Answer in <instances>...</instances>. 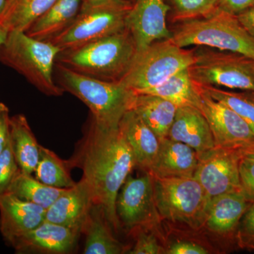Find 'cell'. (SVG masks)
I'll return each mask as SVG.
<instances>
[{
    "label": "cell",
    "mask_w": 254,
    "mask_h": 254,
    "mask_svg": "<svg viewBox=\"0 0 254 254\" xmlns=\"http://www.w3.org/2000/svg\"><path fill=\"white\" fill-rule=\"evenodd\" d=\"M69 163L81 169L91 187L95 204L100 205L111 227L120 224L116 212L120 189L133 168L134 157L120 127L97 123L91 117L84 136Z\"/></svg>",
    "instance_id": "obj_1"
},
{
    "label": "cell",
    "mask_w": 254,
    "mask_h": 254,
    "mask_svg": "<svg viewBox=\"0 0 254 254\" xmlns=\"http://www.w3.org/2000/svg\"><path fill=\"white\" fill-rule=\"evenodd\" d=\"M136 48L127 28L96 41L61 50L57 63L103 81H121L129 69Z\"/></svg>",
    "instance_id": "obj_2"
},
{
    "label": "cell",
    "mask_w": 254,
    "mask_h": 254,
    "mask_svg": "<svg viewBox=\"0 0 254 254\" xmlns=\"http://www.w3.org/2000/svg\"><path fill=\"white\" fill-rule=\"evenodd\" d=\"M56 82L88 107L97 123L118 127L124 115L133 110L136 93L121 81H103L81 74L60 63L55 68Z\"/></svg>",
    "instance_id": "obj_3"
},
{
    "label": "cell",
    "mask_w": 254,
    "mask_h": 254,
    "mask_svg": "<svg viewBox=\"0 0 254 254\" xmlns=\"http://www.w3.org/2000/svg\"><path fill=\"white\" fill-rule=\"evenodd\" d=\"M61 49L49 41H39L24 31H9L0 46V63L13 68L38 91L48 96H61L55 68Z\"/></svg>",
    "instance_id": "obj_4"
},
{
    "label": "cell",
    "mask_w": 254,
    "mask_h": 254,
    "mask_svg": "<svg viewBox=\"0 0 254 254\" xmlns=\"http://www.w3.org/2000/svg\"><path fill=\"white\" fill-rule=\"evenodd\" d=\"M172 41L180 48L205 47L240 53L254 60V38L237 15L220 8L204 16L182 21Z\"/></svg>",
    "instance_id": "obj_5"
},
{
    "label": "cell",
    "mask_w": 254,
    "mask_h": 254,
    "mask_svg": "<svg viewBox=\"0 0 254 254\" xmlns=\"http://www.w3.org/2000/svg\"><path fill=\"white\" fill-rule=\"evenodd\" d=\"M152 177L160 217L192 228L203 226L210 199L194 177Z\"/></svg>",
    "instance_id": "obj_6"
},
{
    "label": "cell",
    "mask_w": 254,
    "mask_h": 254,
    "mask_svg": "<svg viewBox=\"0 0 254 254\" xmlns=\"http://www.w3.org/2000/svg\"><path fill=\"white\" fill-rule=\"evenodd\" d=\"M194 51L180 48L171 39L155 41L136 52L129 69L122 79L138 94L154 88L194 63Z\"/></svg>",
    "instance_id": "obj_7"
},
{
    "label": "cell",
    "mask_w": 254,
    "mask_h": 254,
    "mask_svg": "<svg viewBox=\"0 0 254 254\" xmlns=\"http://www.w3.org/2000/svg\"><path fill=\"white\" fill-rule=\"evenodd\" d=\"M194 55V63L189 69L197 84L254 92V59L240 53L205 48L196 50Z\"/></svg>",
    "instance_id": "obj_8"
},
{
    "label": "cell",
    "mask_w": 254,
    "mask_h": 254,
    "mask_svg": "<svg viewBox=\"0 0 254 254\" xmlns=\"http://www.w3.org/2000/svg\"><path fill=\"white\" fill-rule=\"evenodd\" d=\"M131 6H93L82 2L73 23L49 42L62 50L70 49L123 31Z\"/></svg>",
    "instance_id": "obj_9"
},
{
    "label": "cell",
    "mask_w": 254,
    "mask_h": 254,
    "mask_svg": "<svg viewBox=\"0 0 254 254\" xmlns=\"http://www.w3.org/2000/svg\"><path fill=\"white\" fill-rule=\"evenodd\" d=\"M242 149L215 146L198 153V163L193 177L210 199L213 197L242 190L240 162Z\"/></svg>",
    "instance_id": "obj_10"
},
{
    "label": "cell",
    "mask_w": 254,
    "mask_h": 254,
    "mask_svg": "<svg viewBox=\"0 0 254 254\" xmlns=\"http://www.w3.org/2000/svg\"><path fill=\"white\" fill-rule=\"evenodd\" d=\"M120 225L127 230L148 229L158 222L153 177L148 173L138 177L128 175L120 189L116 201Z\"/></svg>",
    "instance_id": "obj_11"
},
{
    "label": "cell",
    "mask_w": 254,
    "mask_h": 254,
    "mask_svg": "<svg viewBox=\"0 0 254 254\" xmlns=\"http://www.w3.org/2000/svg\"><path fill=\"white\" fill-rule=\"evenodd\" d=\"M200 88L198 109L208 122L215 146L245 149L254 145V133L248 124L227 105L209 96L200 86Z\"/></svg>",
    "instance_id": "obj_12"
},
{
    "label": "cell",
    "mask_w": 254,
    "mask_h": 254,
    "mask_svg": "<svg viewBox=\"0 0 254 254\" xmlns=\"http://www.w3.org/2000/svg\"><path fill=\"white\" fill-rule=\"evenodd\" d=\"M170 5L165 0H134L127 12L126 26L136 51L155 41L171 39L173 32L167 24Z\"/></svg>",
    "instance_id": "obj_13"
},
{
    "label": "cell",
    "mask_w": 254,
    "mask_h": 254,
    "mask_svg": "<svg viewBox=\"0 0 254 254\" xmlns=\"http://www.w3.org/2000/svg\"><path fill=\"white\" fill-rule=\"evenodd\" d=\"M80 234L45 220L10 242L18 254H64L72 252Z\"/></svg>",
    "instance_id": "obj_14"
},
{
    "label": "cell",
    "mask_w": 254,
    "mask_h": 254,
    "mask_svg": "<svg viewBox=\"0 0 254 254\" xmlns=\"http://www.w3.org/2000/svg\"><path fill=\"white\" fill-rule=\"evenodd\" d=\"M94 204L91 187L82 177L74 186L64 190L53 205L47 209L45 220L81 234Z\"/></svg>",
    "instance_id": "obj_15"
},
{
    "label": "cell",
    "mask_w": 254,
    "mask_h": 254,
    "mask_svg": "<svg viewBox=\"0 0 254 254\" xmlns=\"http://www.w3.org/2000/svg\"><path fill=\"white\" fill-rule=\"evenodd\" d=\"M251 203L243 190L213 197L210 200L203 226L219 237L237 242L241 219Z\"/></svg>",
    "instance_id": "obj_16"
},
{
    "label": "cell",
    "mask_w": 254,
    "mask_h": 254,
    "mask_svg": "<svg viewBox=\"0 0 254 254\" xmlns=\"http://www.w3.org/2000/svg\"><path fill=\"white\" fill-rule=\"evenodd\" d=\"M46 209L9 193L0 195V232L10 243L45 221Z\"/></svg>",
    "instance_id": "obj_17"
},
{
    "label": "cell",
    "mask_w": 254,
    "mask_h": 254,
    "mask_svg": "<svg viewBox=\"0 0 254 254\" xmlns=\"http://www.w3.org/2000/svg\"><path fill=\"white\" fill-rule=\"evenodd\" d=\"M168 138L190 145L197 153L208 151L215 146L206 119L194 107H178Z\"/></svg>",
    "instance_id": "obj_18"
},
{
    "label": "cell",
    "mask_w": 254,
    "mask_h": 254,
    "mask_svg": "<svg viewBox=\"0 0 254 254\" xmlns=\"http://www.w3.org/2000/svg\"><path fill=\"white\" fill-rule=\"evenodd\" d=\"M119 127L133 153L136 167L149 173L160 148L158 136L133 110L125 113Z\"/></svg>",
    "instance_id": "obj_19"
},
{
    "label": "cell",
    "mask_w": 254,
    "mask_h": 254,
    "mask_svg": "<svg viewBox=\"0 0 254 254\" xmlns=\"http://www.w3.org/2000/svg\"><path fill=\"white\" fill-rule=\"evenodd\" d=\"M198 163V153L193 148L168 137L160 141L158 155L148 173L159 178L193 177Z\"/></svg>",
    "instance_id": "obj_20"
},
{
    "label": "cell",
    "mask_w": 254,
    "mask_h": 254,
    "mask_svg": "<svg viewBox=\"0 0 254 254\" xmlns=\"http://www.w3.org/2000/svg\"><path fill=\"white\" fill-rule=\"evenodd\" d=\"M81 4L82 0H56L26 33L39 41H52L73 23Z\"/></svg>",
    "instance_id": "obj_21"
},
{
    "label": "cell",
    "mask_w": 254,
    "mask_h": 254,
    "mask_svg": "<svg viewBox=\"0 0 254 254\" xmlns=\"http://www.w3.org/2000/svg\"><path fill=\"white\" fill-rule=\"evenodd\" d=\"M9 144L20 170L28 175L34 173L41 145L23 115H14L10 119Z\"/></svg>",
    "instance_id": "obj_22"
},
{
    "label": "cell",
    "mask_w": 254,
    "mask_h": 254,
    "mask_svg": "<svg viewBox=\"0 0 254 254\" xmlns=\"http://www.w3.org/2000/svg\"><path fill=\"white\" fill-rule=\"evenodd\" d=\"M110 225L100 205L92 207L82 232L86 235L85 254H120L126 247L113 236Z\"/></svg>",
    "instance_id": "obj_23"
},
{
    "label": "cell",
    "mask_w": 254,
    "mask_h": 254,
    "mask_svg": "<svg viewBox=\"0 0 254 254\" xmlns=\"http://www.w3.org/2000/svg\"><path fill=\"white\" fill-rule=\"evenodd\" d=\"M177 108L178 106L172 102L149 94H137L133 107V110L151 128L160 141L168 138Z\"/></svg>",
    "instance_id": "obj_24"
},
{
    "label": "cell",
    "mask_w": 254,
    "mask_h": 254,
    "mask_svg": "<svg viewBox=\"0 0 254 254\" xmlns=\"http://www.w3.org/2000/svg\"><path fill=\"white\" fill-rule=\"evenodd\" d=\"M200 86L192 79L189 68L181 70L154 88L138 94L161 97L178 107L190 106L198 108L200 99Z\"/></svg>",
    "instance_id": "obj_25"
},
{
    "label": "cell",
    "mask_w": 254,
    "mask_h": 254,
    "mask_svg": "<svg viewBox=\"0 0 254 254\" xmlns=\"http://www.w3.org/2000/svg\"><path fill=\"white\" fill-rule=\"evenodd\" d=\"M56 0H6L0 23L8 31H27Z\"/></svg>",
    "instance_id": "obj_26"
},
{
    "label": "cell",
    "mask_w": 254,
    "mask_h": 254,
    "mask_svg": "<svg viewBox=\"0 0 254 254\" xmlns=\"http://www.w3.org/2000/svg\"><path fill=\"white\" fill-rule=\"evenodd\" d=\"M65 190L45 185L32 175L23 173L19 170L11 182L7 193L47 210Z\"/></svg>",
    "instance_id": "obj_27"
},
{
    "label": "cell",
    "mask_w": 254,
    "mask_h": 254,
    "mask_svg": "<svg viewBox=\"0 0 254 254\" xmlns=\"http://www.w3.org/2000/svg\"><path fill=\"white\" fill-rule=\"evenodd\" d=\"M69 160H64L45 147H40V156L35 177L42 183L59 189H68L76 185L71 177Z\"/></svg>",
    "instance_id": "obj_28"
},
{
    "label": "cell",
    "mask_w": 254,
    "mask_h": 254,
    "mask_svg": "<svg viewBox=\"0 0 254 254\" xmlns=\"http://www.w3.org/2000/svg\"><path fill=\"white\" fill-rule=\"evenodd\" d=\"M200 87L209 96L235 111L248 124L254 133V92L227 91L211 86Z\"/></svg>",
    "instance_id": "obj_29"
},
{
    "label": "cell",
    "mask_w": 254,
    "mask_h": 254,
    "mask_svg": "<svg viewBox=\"0 0 254 254\" xmlns=\"http://www.w3.org/2000/svg\"><path fill=\"white\" fill-rule=\"evenodd\" d=\"M174 21L204 17L218 8L219 0H168Z\"/></svg>",
    "instance_id": "obj_30"
},
{
    "label": "cell",
    "mask_w": 254,
    "mask_h": 254,
    "mask_svg": "<svg viewBox=\"0 0 254 254\" xmlns=\"http://www.w3.org/2000/svg\"><path fill=\"white\" fill-rule=\"evenodd\" d=\"M19 170L9 143L0 155V195L7 193L11 182Z\"/></svg>",
    "instance_id": "obj_31"
},
{
    "label": "cell",
    "mask_w": 254,
    "mask_h": 254,
    "mask_svg": "<svg viewBox=\"0 0 254 254\" xmlns=\"http://www.w3.org/2000/svg\"><path fill=\"white\" fill-rule=\"evenodd\" d=\"M237 243L246 250L254 251V202L241 219L237 232Z\"/></svg>",
    "instance_id": "obj_32"
},
{
    "label": "cell",
    "mask_w": 254,
    "mask_h": 254,
    "mask_svg": "<svg viewBox=\"0 0 254 254\" xmlns=\"http://www.w3.org/2000/svg\"><path fill=\"white\" fill-rule=\"evenodd\" d=\"M130 254H165L160 245L158 237L153 232L146 231V229H139L134 247L127 252Z\"/></svg>",
    "instance_id": "obj_33"
},
{
    "label": "cell",
    "mask_w": 254,
    "mask_h": 254,
    "mask_svg": "<svg viewBox=\"0 0 254 254\" xmlns=\"http://www.w3.org/2000/svg\"><path fill=\"white\" fill-rule=\"evenodd\" d=\"M243 153V152H242ZM241 185L247 199L254 202V156L243 153L240 162Z\"/></svg>",
    "instance_id": "obj_34"
},
{
    "label": "cell",
    "mask_w": 254,
    "mask_h": 254,
    "mask_svg": "<svg viewBox=\"0 0 254 254\" xmlns=\"http://www.w3.org/2000/svg\"><path fill=\"white\" fill-rule=\"evenodd\" d=\"M210 251L203 246L193 242L180 241L169 246L165 254H207Z\"/></svg>",
    "instance_id": "obj_35"
},
{
    "label": "cell",
    "mask_w": 254,
    "mask_h": 254,
    "mask_svg": "<svg viewBox=\"0 0 254 254\" xmlns=\"http://www.w3.org/2000/svg\"><path fill=\"white\" fill-rule=\"evenodd\" d=\"M10 119L9 108L0 103V155L9 143Z\"/></svg>",
    "instance_id": "obj_36"
},
{
    "label": "cell",
    "mask_w": 254,
    "mask_h": 254,
    "mask_svg": "<svg viewBox=\"0 0 254 254\" xmlns=\"http://www.w3.org/2000/svg\"><path fill=\"white\" fill-rule=\"evenodd\" d=\"M254 5V0H219L218 7L237 15Z\"/></svg>",
    "instance_id": "obj_37"
},
{
    "label": "cell",
    "mask_w": 254,
    "mask_h": 254,
    "mask_svg": "<svg viewBox=\"0 0 254 254\" xmlns=\"http://www.w3.org/2000/svg\"><path fill=\"white\" fill-rule=\"evenodd\" d=\"M239 21L254 38V5L237 15Z\"/></svg>",
    "instance_id": "obj_38"
},
{
    "label": "cell",
    "mask_w": 254,
    "mask_h": 254,
    "mask_svg": "<svg viewBox=\"0 0 254 254\" xmlns=\"http://www.w3.org/2000/svg\"><path fill=\"white\" fill-rule=\"evenodd\" d=\"M85 4L93 6H109V5H128L131 3L127 0H82Z\"/></svg>",
    "instance_id": "obj_39"
},
{
    "label": "cell",
    "mask_w": 254,
    "mask_h": 254,
    "mask_svg": "<svg viewBox=\"0 0 254 254\" xmlns=\"http://www.w3.org/2000/svg\"><path fill=\"white\" fill-rule=\"evenodd\" d=\"M8 34H9V31L0 23V46L6 41Z\"/></svg>",
    "instance_id": "obj_40"
},
{
    "label": "cell",
    "mask_w": 254,
    "mask_h": 254,
    "mask_svg": "<svg viewBox=\"0 0 254 254\" xmlns=\"http://www.w3.org/2000/svg\"><path fill=\"white\" fill-rule=\"evenodd\" d=\"M242 152H243V153H246V154L253 155V156H254V145L247 147V148H245V149H242Z\"/></svg>",
    "instance_id": "obj_41"
},
{
    "label": "cell",
    "mask_w": 254,
    "mask_h": 254,
    "mask_svg": "<svg viewBox=\"0 0 254 254\" xmlns=\"http://www.w3.org/2000/svg\"><path fill=\"white\" fill-rule=\"evenodd\" d=\"M6 0H0V18L4 13Z\"/></svg>",
    "instance_id": "obj_42"
},
{
    "label": "cell",
    "mask_w": 254,
    "mask_h": 254,
    "mask_svg": "<svg viewBox=\"0 0 254 254\" xmlns=\"http://www.w3.org/2000/svg\"><path fill=\"white\" fill-rule=\"evenodd\" d=\"M127 1H129V2H131L132 4V3H133V1H134V0H127Z\"/></svg>",
    "instance_id": "obj_43"
}]
</instances>
